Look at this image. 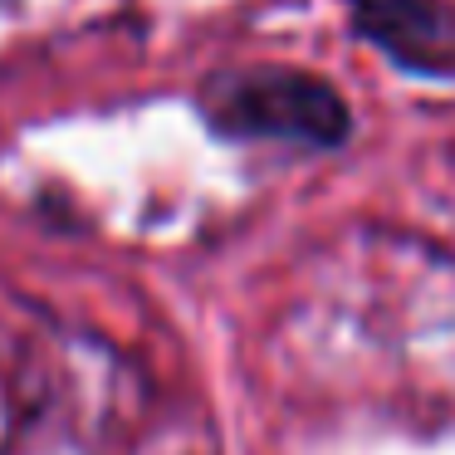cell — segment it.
Returning a JSON list of instances; mask_svg holds the SVG:
<instances>
[{
	"label": "cell",
	"mask_w": 455,
	"mask_h": 455,
	"mask_svg": "<svg viewBox=\"0 0 455 455\" xmlns=\"http://www.w3.org/2000/svg\"><path fill=\"white\" fill-rule=\"evenodd\" d=\"M211 128L226 138H259V142H299V148H338L353 132L343 93L304 69H235L216 74L201 89Z\"/></svg>",
	"instance_id": "obj_1"
},
{
	"label": "cell",
	"mask_w": 455,
	"mask_h": 455,
	"mask_svg": "<svg viewBox=\"0 0 455 455\" xmlns=\"http://www.w3.org/2000/svg\"><path fill=\"white\" fill-rule=\"evenodd\" d=\"M347 5H353L357 35L392 54L402 69H455V15L441 0H347Z\"/></svg>",
	"instance_id": "obj_2"
}]
</instances>
